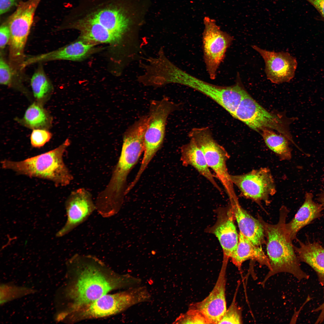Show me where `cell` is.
Masks as SVG:
<instances>
[{"label": "cell", "instance_id": "obj_1", "mask_svg": "<svg viewBox=\"0 0 324 324\" xmlns=\"http://www.w3.org/2000/svg\"><path fill=\"white\" fill-rule=\"evenodd\" d=\"M80 269L69 289L68 295L72 301L67 315L90 303L110 291L123 287L140 285L141 280L128 274H116L102 269L103 263L93 256L76 254L71 259Z\"/></svg>", "mask_w": 324, "mask_h": 324}, {"label": "cell", "instance_id": "obj_2", "mask_svg": "<svg viewBox=\"0 0 324 324\" xmlns=\"http://www.w3.org/2000/svg\"><path fill=\"white\" fill-rule=\"evenodd\" d=\"M148 119L142 116L124 132L121 152L108 184L97 196L99 202L107 208L121 206L125 195L128 176L144 152V137Z\"/></svg>", "mask_w": 324, "mask_h": 324}, {"label": "cell", "instance_id": "obj_3", "mask_svg": "<svg viewBox=\"0 0 324 324\" xmlns=\"http://www.w3.org/2000/svg\"><path fill=\"white\" fill-rule=\"evenodd\" d=\"M289 211L282 206L279 211V217L276 224L265 221L259 215L258 219L263 228L267 239V256L270 269L260 284L263 287L267 280L278 273L286 272L291 274L297 280L308 279L309 276L302 268L295 252L294 245L287 236L285 226Z\"/></svg>", "mask_w": 324, "mask_h": 324}, {"label": "cell", "instance_id": "obj_4", "mask_svg": "<svg viewBox=\"0 0 324 324\" xmlns=\"http://www.w3.org/2000/svg\"><path fill=\"white\" fill-rule=\"evenodd\" d=\"M70 143L67 139L54 149L22 161L4 159L1 162L2 167L19 174L52 181L57 186H67L73 177L64 162L63 156Z\"/></svg>", "mask_w": 324, "mask_h": 324}, {"label": "cell", "instance_id": "obj_5", "mask_svg": "<svg viewBox=\"0 0 324 324\" xmlns=\"http://www.w3.org/2000/svg\"><path fill=\"white\" fill-rule=\"evenodd\" d=\"M167 79L170 84H176L190 88L211 98L235 118L236 110L248 93L238 74L233 85L219 86L206 82L190 74L176 65L169 70Z\"/></svg>", "mask_w": 324, "mask_h": 324}, {"label": "cell", "instance_id": "obj_6", "mask_svg": "<svg viewBox=\"0 0 324 324\" xmlns=\"http://www.w3.org/2000/svg\"><path fill=\"white\" fill-rule=\"evenodd\" d=\"M146 287L138 286L112 294H105L69 314L73 321L106 317L122 312L136 304L151 300Z\"/></svg>", "mask_w": 324, "mask_h": 324}, {"label": "cell", "instance_id": "obj_7", "mask_svg": "<svg viewBox=\"0 0 324 324\" xmlns=\"http://www.w3.org/2000/svg\"><path fill=\"white\" fill-rule=\"evenodd\" d=\"M144 137V154L136 178L140 179L161 147L164 139L167 118L179 106L166 97L151 101Z\"/></svg>", "mask_w": 324, "mask_h": 324}, {"label": "cell", "instance_id": "obj_8", "mask_svg": "<svg viewBox=\"0 0 324 324\" xmlns=\"http://www.w3.org/2000/svg\"><path fill=\"white\" fill-rule=\"evenodd\" d=\"M202 152L207 164L224 187L230 200L237 198L230 179L226 162L230 156L214 139L208 127L194 128L189 134Z\"/></svg>", "mask_w": 324, "mask_h": 324}, {"label": "cell", "instance_id": "obj_9", "mask_svg": "<svg viewBox=\"0 0 324 324\" xmlns=\"http://www.w3.org/2000/svg\"><path fill=\"white\" fill-rule=\"evenodd\" d=\"M94 9L84 17L98 22L135 49L143 48V40L138 29L134 28L122 9L112 2L102 4Z\"/></svg>", "mask_w": 324, "mask_h": 324}, {"label": "cell", "instance_id": "obj_10", "mask_svg": "<svg viewBox=\"0 0 324 324\" xmlns=\"http://www.w3.org/2000/svg\"><path fill=\"white\" fill-rule=\"evenodd\" d=\"M204 23L205 27L202 37L203 59L209 76L214 80L233 38L222 30L214 20L206 17Z\"/></svg>", "mask_w": 324, "mask_h": 324}, {"label": "cell", "instance_id": "obj_11", "mask_svg": "<svg viewBox=\"0 0 324 324\" xmlns=\"http://www.w3.org/2000/svg\"><path fill=\"white\" fill-rule=\"evenodd\" d=\"M235 118L257 132H261L265 129L274 130L296 145L288 128L281 117L266 110L248 93L238 107Z\"/></svg>", "mask_w": 324, "mask_h": 324}, {"label": "cell", "instance_id": "obj_12", "mask_svg": "<svg viewBox=\"0 0 324 324\" xmlns=\"http://www.w3.org/2000/svg\"><path fill=\"white\" fill-rule=\"evenodd\" d=\"M230 179L243 196L257 203L262 201L269 204V197L276 193L274 179L267 168L253 170L241 175H230Z\"/></svg>", "mask_w": 324, "mask_h": 324}, {"label": "cell", "instance_id": "obj_13", "mask_svg": "<svg viewBox=\"0 0 324 324\" xmlns=\"http://www.w3.org/2000/svg\"><path fill=\"white\" fill-rule=\"evenodd\" d=\"M41 0H27L20 2L7 21L10 31L9 43L13 51L24 50L32 25L35 12Z\"/></svg>", "mask_w": 324, "mask_h": 324}, {"label": "cell", "instance_id": "obj_14", "mask_svg": "<svg viewBox=\"0 0 324 324\" xmlns=\"http://www.w3.org/2000/svg\"><path fill=\"white\" fill-rule=\"evenodd\" d=\"M67 220L64 226L56 233V236H63L85 221L96 206L91 193L84 188L73 190L65 202Z\"/></svg>", "mask_w": 324, "mask_h": 324}, {"label": "cell", "instance_id": "obj_15", "mask_svg": "<svg viewBox=\"0 0 324 324\" xmlns=\"http://www.w3.org/2000/svg\"><path fill=\"white\" fill-rule=\"evenodd\" d=\"M252 47L263 58L267 77L272 82L279 84L288 82L294 78L297 62L289 53L268 51L255 45Z\"/></svg>", "mask_w": 324, "mask_h": 324}, {"label": "cell", "instance_id": "obj_16", "mask_svg": "<svg viewBox=\"0 0 324 324\" xmlns=\"http://www.w3.org/2000/svg\"><path fill=\"white\" fill-rule=\"evenodd\" d=\"M228 262L223 261L217 282L209 295L203 300L190 305L189 308L201 312L208 324H218L227 310L226 275Z\"/></svg>", "mask_w": 324, "mask_h": 324}, {"label": "cell", "instance_id": "obj_17", "mask_svg": "<svg viewBox=\"0 0 324 324\" xmlns=\"http://www.w3.org/2000/svg\"><path fill=\"white\" fill-rule=\"evenodd\" d=\"M68 27L79 31V40L87 43L95 45L99 43L109 44L122 47L131 57L136 53V50L124 39L92 20L83 17Z\"/></svg>", "mask_w": 324, "mask_h": 324}, {"label": "cell", "instance_id": "obj_18", "mask_svg": "<svg viewBox=\"0 0 324 324\" xmlns=\"http://www.w3.org/2000/svg\"><path fill=\"white\" fill-rule=\"evenodd\" d=\"M235 220L230 204L228 206L218 209L216 223L206 230L214 235L219 241L223 251V260L228 261L237 248L239 237Z\"/></svg>", "mask_w": 324, "mask_h": 324}, {"label": "cell", "instance_id": "obj_19", "mask_svg": "<svg viewBox=\"0 0 324 324\" xmlns=\"http://www.w3.org/2000/svg\"><path fill=\"white\" fill-rule=\"evenodd\" d=\"M95 45L79 40L55 50L27 58L24 64L27 66L36 63L57 60L79 61L88 56Z\"/></svg>", "mask_w": 324, "mask_h": 324}, {"label": "cell", "instance_id": "obj_20", "mask_svg": "<svg viewBox=\"0 0 324 324\" xmlns=\"http://www.w3.org/2000/svg\"><path fill=\"white\" fill-rule=\"evenodd\" d=\"M313 194L306 192L304 201L294 217L288 223H286L285 230L287 236L292 241L297 239L298 232L315 220L322 216L324 210L322 205L315 202Z\"/></svg>", "mask_w": 324, "mask_h": 324}, {"label": "cell", "instance_id": "obj_21", "mask_svg": "<svg viewBox=\"0 0 324 324\" xmlns=\"http://www.w3.org/2000/svg\"><path fill=\"white\" fill-rule=\"evenodd\" d=\"M230 204L239 232L254 245L261 246L266 242L264 230L259 220L243 208L238 200L230 202Z\"/></svg>", "mask_w": 324, "mask_h": 324}, {"label": "cell", "instance_id": "obj_22", "mask_svg": "<svg viewBox=\"0 0 324 324\" xmlns=\"http://www.w3.org/2000/svg\"><path fill=\"white\" fill-rule=\"evenodd\" d=\"M296 240L299 245L294 247L299 260L315 271L320 284L324 286V248L319 242L308 238L304 242Z\"/></svg>", "mask_w": 324, "mask_h": 324}, {"label": "cell", "instance_id": "obj_23", "mask_svg": "<svg viewBox=\"0 0 324 324\" xmlns=\"http://www.w3.org/2000/svg\"><path fill=\"white\" fill-rule=\"evenodd\" d=\"M181 160L184 166H190L208 180L219 192L222 190L215 179L216 178L211 172L203 153L192 139L183 145L181 149Z\"/></svg>", "mask_w": 324, "mask_h": 324}, {"label": "cell", "instance_id": "obj_24", "mask_svg": "<svg viewBox=\"0 0 324 324\" xmlns=\"http://www.w3.org/2000/svg\"><path fill=\"white\" fill-rule=\"evenodd\" d=\"M238 237L237 248L230 257L233 264L240 270L243 263L250 260L257 262L260 266H265L270 269L268 258L261 246L254 244L240 232Z\"/></svg>", "mask_w": 324, "mask_h": 324}, {"label": "cell", "instance_id": "obj_25", "mask_svg": "<svg viewBox=\"0 0 324 324\" xmlns=\"http://www.w3.org/2000/svg\"><path fill=\"white\" fill-rule=\"evenodd\" d=\"M15 120L29 129L48 130L52 126V118L43 105L35 101L27 108L22 118Z\"/></svg>", "mask_w": 324, "mask_h": 324}, {"label": "cell", "instance_id": "obj_26", "mask_svg": "<svg viewBox=\"0 0 324 324\" xmlns=\"http://www.w3.org/2000/svg\"><path fill=\"white\" fill-rule=\"evenodd\" d=\"M261 134L267 147L281 160H289L291 158L292 150L289 146L290 141L287 138L268 129L262 130Z\"/></svg>", "mask_w": 324, "mask_h": 324}, {"label": "cell", "instance_id": "obj_27", "mask_svg": "<svg viewBox=\"0 0 324 324\" xmlns=\"http://www.w3.org/2000/svg\"><path fill=\"white\" fill-rule=\"evenodd\" d=\"M31 85L36 101L43 105L50 98L53 88L42 67L38 68L34 73Z\"/></svg>", "mask_w": 324, "mask_h": 324}, {"label": "cell", "instance_id": "obj_28", "mask_svg": "<svg viewBox=\"0 0 324 324\" xmlns=\"http://www.w3.org/2000/svg\"><path fill=\"white\" fill-rule=\"evenodd\" d=\"M35 292L32 289L25 287L9 284H2L0 286V304Z\"/></svg>", "mask_w": 324, "mask_h": 324}, {"label": "cell", "instance_id": "obj_29", "mask_svg": "<svg viewBox=\"0 0 324 324\" xmlns=\"http://www.w3.org/2000/svg\"><path fill=\"white\" fill-rule=\"evenodd\" d=\"M236 292L232 302L218 324H238L243 323L242 310L236 302Z\"/></svg>", "mask_w": 324, "mask_h": 324}, {"label": "cell", "instance_id": "obj_30", "mask_svg": "<svg viewBox=\"0 0 324 324\" xmlns=\"http://www.w3.org/2000/svg\"><path fill=\"white\" fill-rule=\"evenodd\" d=\"M175 324H208L204 315L199 311L189 308L185 313L180 314L173 323Z\"/></svg>", "mask_w": 324, "mask_h": 324}, {"label": "cell", "instance_id": "obj_31", "mask_svg": "<svg viewBox=\"0 0 324 324\" xmlns=\"http://www.w3.org/2000/svg\"><path fill=\"white\" fill-rule=\"evenodd\" d=\"M52 136V134L47 129H33L30 138L31 145L34 148H40L48 142Z\"/></svg>", "mask_w": 324, "mask_h": 324}, {"label": "cell", "instance_id": "obj_32", "mask_svg": "<svg viewBox=\"0 0 324 324\" xmlns=\"http://www.w3.org/2000/svg\"><path fill=\"white\" fill-rule=\"evenodd\" d=\"M13 68L1 56L0 59V83L1 85L13 86L14 72Z\"/></svg>", "mask_w": 324, "mask_h": 324}, {"label": "cell", "instance_id": "obj_33", "mask_svg": "<svg viewBox=\"0 0 324 324\" xmlns=\"http://www.w3.org/2000/svg\"><path fill=\"white\" fill-rule=\"evenodd\" d=\"M10 31L8 24L6 20L1 25L0 28V47L3 49L9 42Z\"/></svg>", "mask_w": 324, "mask_h": 324}, {"label": "cell", "instance_id": "obj_34", "mask_svg": "<svg viewBox=\"0 0 324 324\" xmlns=\"http://www.w3.org/2000/svg\"><path fill=\"white\" fill-rule=\"evenodd\" d=\"M20 2L19 0H0V15L9 12L14 7H16Z\"/></svg>", "mask_w": 324, "mask_h": 324}, {"label": "cell", "instance_id": "obj_35", "mask_svg": "<svg viewBox=\"0 0 324 324\" xmlns=\"http://www.w3.org/2000/svg\"><path fill=\"white\" fill-rule=\"evenodd\" d=\"M318 11L324 19V0H306Z\"/></svg>", "mask_w": 324, "mask_h": 324}, {"label": "cell", "instance_id": "obj_36", "mask_svg": "<svg viewBox=\"0 0 324 324\" xmlns=\"http://www.w3.org/2000/svg\"><path fill=\"white\" fill-rule=\"evenodd\" d=\"M312 311L314 312H320L315 323H322L324 321V302L319 306L313 309Z\"/></svg>", "mask_w": 324, "mask_h": 324}, {"label": "cell", "instance_id": "obj_37", "mask_svg": "<svg viewBox=\"0 0 324 324\" xmlns=\"http://www.w3.org/2000/svg\"><path fill=\"white\" fill-rule=\"evenodd\" d=\"M316 200L322 205L324 210V190L316 195Z\"/></svg>", "mask_w": 324, "mask_h": 324}]
</instances>
